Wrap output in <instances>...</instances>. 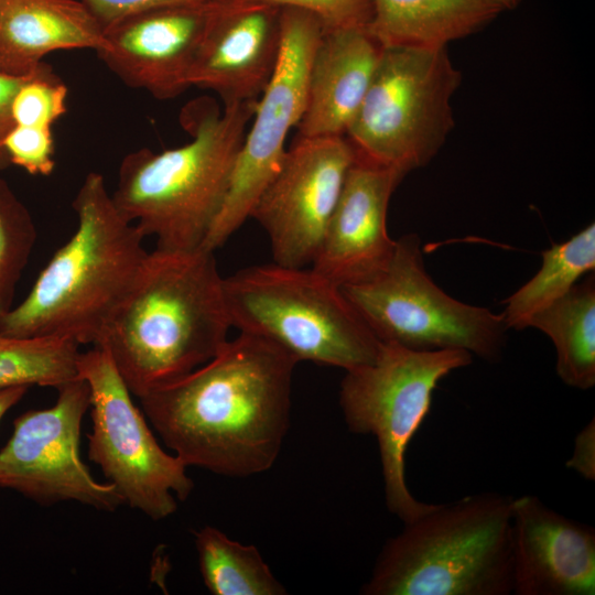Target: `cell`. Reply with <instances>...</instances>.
<instances>
[{"instance_id":"6","label":"cell","mask_w":595,"mask_h":595,"mask_svg":"<svg viewBox=\"0 0 595 595\" xmlns=\"http://www.w3.org/2000/svg\"><path fill=\"white\" fill-rule=\"evenodd\" d=\"M231 322L240 333L266 339L298 363L346 370L372 363L380 342L340 286L312 269L252 266L224 278Z\"/></svg>"},{"instance_id":"5","label":"cell","mask_w":595,"mask_h":595,"mask_svg":"<svg viewBox=\"0 0 595 595\" xmlns=\"http://www.w3.org/2000/svg\"><path fill=\"white\" fill-rule=\"evenodd\" d=\"M511 496L434 506L389 538L364 595L512 594Z\"/></svg>"},{"instance_id":"20","label":"cell","mask_w":595,"mask_h":595,"mask_svg":"<svg viewBox=\"0 0 595 595\" xmlns=\"http://www.w3.org/2000/svg\"><path fill=\"white\" fill-rule=\"evenodd\" d=\"M368 32L388 46H446L491 21L501 10L487 0H371Z\"/></svg>"},{"instance_id":"29","label":"cell","mask_w":595,"mask_h":595,"mask_svg":"<svg viewBox=\"0 0 595 595\" xmlns=\"http://www.w3.org/2000/svg\"><path fill=\"white\" fill-rule=\"evenodd\" d=\"M104 29L132 14L169 6L209 3L221 0H80Z\"/></svg>"},{"instance_id":"12","label":"cell","mask_w":595,"mask_h":595,"mask_svg":"<svg viewBox=\"0 0 595 595\" xmlns=\"http://www.w3.org/2000/svg\"><path fill=\"white\" fill-rule=\"evenodd\" d=\"M55 403L30 410L13 422L0 448V488L41 505L74 500L102 511L125 501L111 483L101 484L79 455L80 426L89 408V387L80 377L57 388Z\"/></svg>"},{"instance_id":"1","label":"cell","mask_w":595,"mask_h":595,"mask_svg":"<svg viewBox=\"0 0 595 595\" xmlns=\"http://www.w3.org/2000/svg\"><path fill=\"white\" fill-rule=\"evenodd\" d=\"M298 361L239 333L207 363L140 398L165 445L188 466L226 477L271 468L288 433Z\"/></svg>"},{"instance_id":"8","label":"cell","mask_w":595,"mask_h":595,"mask_svg":"<svg viewBox=\"0 0 595 595\" xmlns=\"http://www.w3.org/2000/svg\"><path fill=\"white\" fill-rule=\"evenodd\" d=\"M459 84L446 46L383 47L345 136L359 156L407 175L428 164L453 129Z\"/></svg>"},{"instance_id":"2","label":"cell","mask_w":595,"mask_h":595,"mask_svg":"<svg viewBox=\"0 0 595 595\" xmlns=\"http://www.w3.org/2000/svg\"><path fill=\"white\" fill-rule=\"evenodd\" d=\"M231 327L214 252L155 248L94 346L140 399L212 359Z\"/></svg>"},{"instance_id":"18","label":"cell","mask_w":595,"mask_h":595,"mask_svg":"<svg viewBox=\"0 0 595 595\" xmlns=\"http://www.w3.org/2000/svg\"><path fill=\"white\" fill-rule=\"evenodd\" d=\"M383 47L367 28L323 32L314 51L300 137L345 136Z\"/></svg>"},{"instance_id":"28","label":"cell","mask_w":595,"mask_h":595,"mask_svg":"<svg viewBox=\"0 0 595 595\" xmlns=\"http://www.w3.org/2000/svg\"><path fill=\"white\" fill-rule=\"evenodd\" d=\"M278 6L295 8L316 17L324 32L367 28L372 18L371 0H255Z\"/></svg>"},{"instance_id":"26","label":"cell","mask_w":595,"mask_h":595,"mask_svg":"<svg viewBox=\"0 0 595 595\" xmlns=\"http://www.w3.org/2000/svg\"><path fill=\"white\" fill-rule=\"evenodd\" d=\"M68 89L46 63L31 73L19 87L11 104L15 126H52L67 111Z\"/></svg>"},{"instance_id":"30","label":"cell","mask_w":595,"mask_h":595,"mask_svg":"<svg viewBox=\"0 0 595 595\" xmlns=\"http://www.w3.org/2000/svg\"><path fill=\"white\" fill-rule=\"evenodd\" d=\"M566 467L587 480L595 479V421L594 418L577 433Z\"/></svg>"},{"instance_id":"10","label":"cell","mask_w":595,"mask_h":595,"mask_svg":"<svg viewBox=\"0 0 595 595\" xmlns=\"http://www.w3.org/2000/svg\"><path fill=\"white\" fill-rule=\"evenodd\" d=\"M77 369L90 393L88 458L126 505L152 520L170 517L194 488L187 466L158 443L106 350L94 346L80 353Z\"/></svg>"},{"instance_id":"14","label":"cell","mask_w":595,"mask_h":595,"mask_svg":"<svg viewBox=\"0 0 595 595\" xmlns=\"http://www.w3.org/2000/svg\"><path fill=\"white\" fill-rule=\"evenodd\" d=\"M221 1L161 7L121 19L105 29L106 44L97 56L127 86L160 100L175 98L191 87L209 20Z\"/></svg>"},{"instance_id":"16","label":"cell","mask_w":595,"mask_h":595,"mask_svg":"<svg viewBox=\"0 0 595 595\" xmlns=\"http://www.w3.org/2000/svg\"><path fill=\"white\" fill-rule=\"evenodd\" d=\"M404 176L357 154L311 268L338 286L382 271L396 248L387 229L388 206Z\"/></svg>"},{"instance_id":"23","label":"cell","mask_w":595,"mask_h":595,"mask_svg":"<svg viewBox=\"0 0 595 595\" xmlns=\"http://www.w3.org/2000/svg\"><path fill=\"white\" fill-rule=\"evenodd\" d=\"M195 545L204 584L212 594H286L255 545L231 540L210 526L195 532Z\"/></svg>"},{"instance_id":"19","label":"cell","mask_w":595,"mask_h":595,"mask_svg":"<svg viewBox=\"0 0 595 595\" xmlns=\"http://www.w3.org/2000/svg\"><path fill=\"white\" fill-rule=\"evenodd\" d=\"M105 29L80 0H0V72L25 76L53 52L94 50Z\"/></svg>"},{"instance_id":"13","label":"cell","mask_w":595,"mask_h":595,"mask_svg":"<svg viewBox=\"0 0 595 595\" xmlns=\"http://www.w3.org/2000/svg\"><path fill=\"white\" fill-rule=\"evenodd\" d=\"M298 137L250 218L267 232L274 263L303 268L318 252L357 154L345 136Z\"/></svg>"},{"instance_id":"32","label":"cell","mask_w":595,"mask_h":595,"mask_svg":"<svg viewBox=\"0 0 595 595\" xmlns=\"http://www.w3.org/2000/svg\"><path fill=\"white\" fill-rule=\"evenodd\" d=\"M29 388L26 386H18L0 389V422L7 412L25 396Z\"/></svg>"},{"instance_id":"31","label":"cell","mask_w":595,"mask_h":595,"mask_svg":"<svg viewBox=\"0 0 595 595\" xmlns=\"http://www.w3.org/2000/svg\"><path fill=\"white\" fill-rule=\"evenodd\" d=\"M29 75L13 76L0 72V170L11 165L3 149V140L14 126L11 116L12 99Z\"/></svg>"},{"instance_id":"4","label":"cell","mask_w":595,"mask_h":595,"mask_svg":"<svg viewBox=\"0 0 595 595\" xmlns=\"http://www.w3.org/2000/svg\"><path fill=\"white\" fill-rule=\"evenodd\" d=\"M257 101L226 105L223 112L207 102L190 125V142L162 152L141 148L122 159L113 203L144 237H155L156 249L202 247L226 199Z\"/></svg>"},{"instance_id":"7","label":"cell","mask_w":595,"mask_h":595,"mask_svg":"<svg viewBox=\"0 0 595 595\" xmlns=\"http://www.w3.org/2000/svg\"><path fill=\"white\" fill-rule=\"evenodd\" d=\"M472 359L462 349L414 350L380 343L372 363L345 371L339 389L344 420L351 433L376 437L386 506L403 523L434 506L418 500L408 488V445L430 411L437 383Z\"/></svg>"},{"instance_id":"27","label":"cell","mask_w":595,"mask_h":595,"mask_svg":"<svg viewBox=\"0 0 595 595\" xmlns=\"http://www.w3.org/2000/svg\"><path fill=\"white\" fill-rule=\"evenodd\" d=\"M11 165L31 175L48 176L55 169L52 128L13 126L3 140Z\"/></svg>"},{"instance_id":"24","label":"cell","mask_w":595,"mask_h":595,"mask_svg":"<svg viewBox=\"0 0 595 595\" xmlns=\"http://www.w3.org/2000/svg\"><path fill=\"white\" fill-rule=\"evenodd\" d=\"M79 354L72 339L0 334V389L34 385L57 389L78 378Z\"/></svg>"},{"instance_id":"21","label":"cell","mask_w":595,"mask_h":595,"mask_svg":"<svg viewBox=\"0 0 595 595\" xmlns=\"http://www.w3.org/2000/svg\"><path fill=\"white\" fill-rule=\"evenodd\" d=\"M528 327L550 337L556 351V374L567 386H595V280L587 275L562 298L534 314Z\"/></svg>"},{"instance_id":"22","label":"cell","mask_w":595,"mask_h":595,"mask_svg":"<svg viewBox=\"0 0 595 595\" xmlns=\"http://www.w3.org/2000/svg\"><path fill=\"white\" fill-rule=\"evenodd\" d=\"M595 269V225L592 223L569 240L542 252L539 271L507 298L502 315L508 328L523 329L531 317Z\"/></svg>"},{"instance_id":"9","label":"cell","mask_w":595,"mask_h":595,"mask_svg":"<svg viewBox=\"0 0 595 595\" xmlns=\"http://www.w3.org/2000/svg\"><path fill=\"white\" fill-rule=\"evenodd\" d=\"M340 289L380 343L414 350L462 349L490 363L502 356L509 329L502 313L463 303L436 285L415 234L396 240L378 274Z\"/></svg>"},{"instance_id":"33","label":"cell","mask_w":595,"mask_h":595,"mask_svg":"<svg viewBox=\"0 0 595 595\" xmlns=\"http://www.w3.org/2000/svg\"><path fill=\"white\" fill-rule=\"evenodd\" d=\"M487 1L495 4L502 11L504 9L515 8L519 3L520 0H487Z\"/></svg>"},{"instance_id":"11","label":"cell","mask_w":595,"mask_h":595,"mask_svg":"<svg viewBox=\"0 0 595 595\" xmlns=\"http://www.w3.org/2000/svg\"><path fill=\"white\" fill-rule=\"evenodd\" d=\"M324 32L313 14L281 10V48L274 73L257 101L253 123L246 133L224 205L201 248L215 252L250 218L259 196L279 172L285 139L304 113L314 51Z\"/></svg>"},{"instance_id":"25","label":"cell","mask_w":595,"mask_h":595,"mask_svg":"<svg viewBox=\"0 0 595 595\" xmlns=\"http://www.w3.org/2000/svg\"><path fill=\"white\" fill-rule=\"evenodd\" d=\"M36 240L33 218L0 178V318L12 309L17 284Z\"/></svg>"},{"instance_id":"15","label":"cell","mask_w":595,"mask_h":595,"mask_svg":"<svg viewBox=\"0 0 595 595\" xmlns=\"http://www.w3.org/2000/svg\"><path fill=\"white\" fill-rule=\"evenodd\" d=\"M282 8L255 0H224L209 20L191 86L217 93L225 106L258 100L281 48Z\"/></svg>"},{"instance_id":"3","label":"cell","mask_w":595,"mask_h":595,"mask_svg":"<svg viewBox=\"0 0 595 595\" xmlns=\"http://www.w3.org/2000/svg\"><path fill=\"white\" fill-rule=\"evenodd\" d=\"M77 227L24 300L0 318V334L95 345L148 256L145 238L116 207L101 173L89 172L73 203Z\"/></svg>"},{"instance_id":"17","label":"cell","mask_w":595,"mask_h":595,"mask_svg":"<svg viewBox=\"0 0 595 595\" xmlns=\"http://www.w3.org/2000/svg\"><path fill=\"white\" fill-rule=\"evenodd\" d=\"M512 594L594 595L595 530L539 497L511 501Z\"/></svg>"}]
</instances>
